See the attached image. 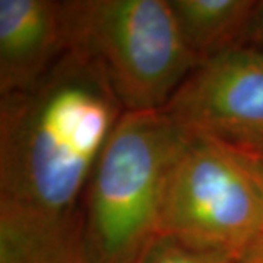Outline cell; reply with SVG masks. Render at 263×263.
<instances>
[{
  "instance_id": "6da1fadb",
  "label": "cell",
  "mask_w": 263,
  "mask_h": 263,
  "mask_svg": "<svg viewBox=\"0 0 263 263\" xmlns=\"http://www.w3.org/2000/svg\"><path fill=\"white\" fill-rule=\"evenodd\" d=\"M124 108L100 63L75 48L0 101V209L72 222ZM84 203V202H82Z\"/></svg>"
},
{
  "instance_id": "7a4b0ae2",
  "label": "cell",
  "mask_w": 263,
  "mask_h": 263,
  "mask_svg": "<svg viewBox=\"0 0 263 263\" xmlns=\"http://www.w3.org/2000/svg\"><path fill=\"white\" fill-rule=\"evenodd\" d=\"M192 132L161 110L124 111L82 205L89 263H136L160 234L164 192Z\"/></svg>"
},
{
  "instance_id": "3957f363",
  "label": "cell",
  "mask_w": 263,
  "mask_h": 263,
  "mask_svg": "<svg viewBox=\"0 0 263 263\" xmlns=\"http://www.w3.org/2000/svg\"><path fill=\"white\" fill-rule=\"evenodd\" d=\"M66 48L95 59L124 111L164 108L200 65L170 0L62 2Z\"/></svg>"
},
{
  "instance_id": "277c9868",
  "label": "cell",
  "mask_w": 263,
  "mask_h": 263,
  "mask_svg": "<svg viewBox=\"0 0 263 263\" xmlns=\"http://www.w3.org/2000/svg\"><path fill=\"white\" fill-rule=\"evenodd\" d=\"M160 234L238 254L263 235V177L247 154L192 133L164 192Z\"/></svg>"
},
{
  "instance_id": "5b68a950",
  "label": "cell",
  "mask_w": 263,
  "mask_h": 263,
  "mask_svg": "<svg viewBox=\"0 0 263 263\" xmlns=\"http://www.w3.org/2000/svg\"><path fill=\"white\" fill-rule=\"evenodd\" d=\"M162 110L192 133L263 158V50L243 44L203 62Z\"/></svg>"
},
{
  "instance_id": "8992f818",
  "label": "cell",
  "mask_w": 263,
  "mask_h": 263,
  "mask_svg": "<svg viewBox=\"0 0 263 263\" xmlns=\"http://www.w3.org/2000/svg\"><path fill=\"white\" fill-rule=\"evenodd\" d=\"M66 50L62 2L0 0V94L40 81Z\"/></svg>"
},
{
  "instance_id": "52a82bcc",
  "label": "cell",
  "mask_w": 263,
  "mask_h": 263,
  "mask_svg": "<svg viewBox=\"0 0 263 263\" xmlns=\"http://www.w3.org/2000/svg\"><path fill=\"white\" fill-rule=\"evenodd\" d=\"M0 263H89L82 219L54 222L0 209Z\"/></svg>"
},
{
  "instance_id": "ba28073f",
  "label": "cell",
  "mask_w": 263,
  "mask_h": 263,
  "mask_svg": "<svg viewBox=\"0 0 263 263\" xmlns=\"http://www.w3.org/2000/svg\"><path fill=\"white\" fill-rule=\"evenodd\" d=\"M189 50L202 65L246 44L256 2L170 0Z\"/></svg>"
},
{
  "instance_id": "9c48e42d",
  "label": "cell",
  "mask_w": 263,
  "mask_h": 263,
  "mask_svg": "<svg viewBox=\"0 0 263 263\" xmlns=\"http://www.w3.org/2000/svg\"><path fill=\"white\" fill-rule=\"evenodd\" d=\"M235 253L190 245L177 237L158 234L136 263H234Z\"/></svg>"
},
{
  "instance_id": "30bf717a",
  "label": "cell",
  "mask_w": 263,
  "mask_h": 263,
  "mask_svg": "<svg viewBox=\"0 0 263 263\" xmlns=\"http://www.w3.org/2000/svg\"><path fill=\"white\" fill-rule=\"evenodd\" d=\"M254 43V47L263 50V2H256L253 18L247 31V38Z\"/></svg>"
},
{
  "instance_id": "8fae6325",
  "label": "cell",
  "mask_w": 263,
  "mask_h": 263,
  "mask_svg": "<svg viewBox=\"0 0 263 263\" xmlns=\"http://www.w3.org/2000/svg\"><path fill=\"white\" fill-rule=\"evenodd\" d=\"M234 263H263V235L237 254Z\"/></svg>"
},
{
  "instance_id": "7c38bea8",
  "label": "cell",
  "mask_w": 263,
  "mask_h": 263,
  "mask_svg": "<svg viewBox=\"0 0 263 263\" xmlns=\"http://www.w3.org/2000/svg\"><path fill=\"white\" fill-rule=\"evenodd\" d=\"M252 158H253L256 167H257L259 173L262 174V177H263V158H257V157H252Z\"/></svg>"
}]
</instances>
